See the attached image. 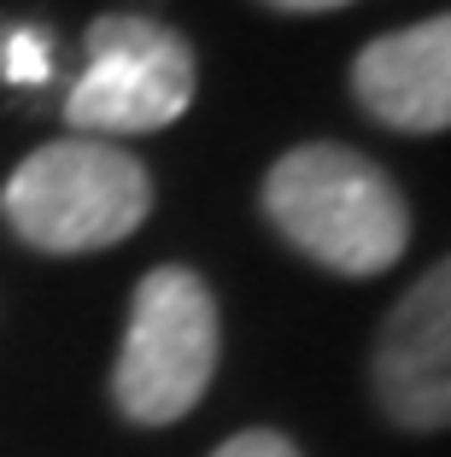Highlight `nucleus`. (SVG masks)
<instances>
[{
	"label": "nucleus",
	"instance_id": "f03ea898",
	"mask_svg": "<svg viewBox=\"0 0 451 457\" xmlns=\"http://www.w3.org/2000/svg\"><path fill=\"white\" fill-rule=\"evenodd\" d=\"M153 212V176L135 153L65 135L36 147L0 188V217L24 246L36 253H100L129 241Z\"/></svg>",
	"mask_w": 451,
	"mask_h": 457
},
{
	"label": "nucleus",
	"instance_id": "1a4fd4ad",
	"mask_svg": "<svg viewBox=\"0 0 451 457\" xmlns=\"http://www.w3.org/2000/svg\"><path fill=\"white\" fill-rule=\"evenodd\" d=\"M281 12H329V6H352V0H270Z\"/></svg>",
	"mask_w": 451,
	"mask_h": 457
},
{
	"label": "nucleus",
	"instance_id": "0eeeda50",
	"mask_svg": "<svg viewBox=\"0 0 451 457\" xmlns=\"http://www.w3.org/2000/svg\"><path fill=\"white\" fill-rule=\"evenodd\" d=\"M47 77H54V41H47V29L6 24V36H0V82H13V88H41Z\"/></svg>",
	"mask_w": 451,
	"mask_h": 457
},
{
	"label": "nucleus",
	"instance_id": "f257e3e1",
	"mask_svg": "<svg viewBox=\"0 0 451 457\" xmlns=\"http://www.w3.org/2000/svg\"><path fill=\"white\" fill-rule=\"evenodd\" d=\"M264 217L276 235L334 276H381L411 246V212L375 159L340 141H305L264 176Z\"/></svg>",
	"mask_w": 451,
	"mask_h": 457
},
{
	"label": "nucleus",
	"instance_id": "20e7f679",
	"mask_svg": "<svg viewBox=\"0 0 451 457\" xmlns=\"http://www.w3.org/2000/svg\"><path fill=\"white\" fill-rule=\"evenodd\" d=\"M194 100V47L159 18L106 12L88 29V65L65 95V123L82 135L171 129Z\"/></svg>",
	"mask_w": 451,
	"mask_h": 457
},
{
	"label": "nucleus",
	"instance_id": "423d86ee",
	"mask_svg": "<svg viewBox=\"0 0 451 457\" xmlns=\"http://www.w3.org/2000/svg\"><path fill=\"white\" fill-rule=\"evenodd\" d=\"M352 95L387 129L405 135L451 129V12L375 36L352 59Z\"/></svg>",
	"mask_w": 451,
	"mask_h": 457
},
{
	"label": "nucleus",
	"instance_id": "7ed1b4c3",
	"mask_svg": "<svg viewBox=\"0 0 451 457\" xmlns=\"http://www.w3.org/2000/svg\"><path fill=\"white\" fill-rule=\"evenodd\" d=\"M217 294L188 264L146 270L129 299L123 346L112 363V399L123 422L164 428L182 422L217 376Z\"/></svg>",
	"mask_w": 451,
	"mask_h": 457
},
{
	"label": "nucleus",
	"instance_id": "6e6552de",
	"mask_svg": "<svg viewBox=\"0 0 451 457\" xmlns=\"http://www.w3.org/2000/svg\"><path fill=\"white\" fill-rule=\"evenodd\" d=\"M212 457H299V445L276 428H246V434H235V440H223Z\"/></svg>",
	"mask_w": 451,
	"mask_h": 457
},
{
	"label": "nucleus",
	"instance_id": "39448f33",
	"mask_svg": "<svg viewBox=\"0 0 451 457\" xmlns=\"http://www.w3.org/2000/svg\"><path fill=\"white\" fill-rule=\"evenodd\" d=\"M370 387L398 428H451V258L422 270L411 294L387 311Z\"/></svg>",
	"mask_w": 451,
	"mask_h": 457
}]
</instances>
